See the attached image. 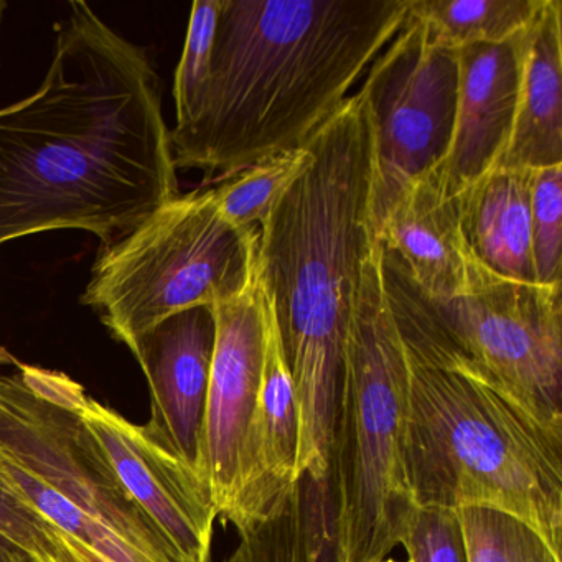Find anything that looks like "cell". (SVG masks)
Instances as JSON below:
<instances>
[{
  "mask_svg": "<svg viewBox=\"0 0 562 562\" xmlns=\"http://www.w3.org/2000/svg\"><path fill=\"white\" fill-rule=\"evenodd\" d=\"M467 562H561V554L528 522L502 509H456Z\"/></svg>",
  "mask_w": 562,
  "mask_h": 562,
  "instance_id": "20",
  "label": "cell"
},
{
  "mask_svg": "<svg viewBox=\"0 0 562 562\" xmlns=\"http://www.w3.org/2000/svg\"><path fill=\"white\" fill-rule=\"evenodd\" d=\"M554 166H562V4L546 0L528 31L515 126L498 167Z\"/></svg>",
  "mask_w": 562,
  "mask_h": 562,
  "instance_id": "15",
  "label": "cell"
},
{
  "mask_svg": "<svg viewBox=\"0 0 562 562\" xmlns=\"http://www.w3.org/2000/svg\"><path fill=\"white\" fill-rule=\"evenodd\" d=\"M383 271L407 351L482 378L562 434V285L483 268L465 294L432 301L384 251Z\"/></svg>",
  "mask_w": 562,
  "mask_h": 562,
  "instance_id": "7",
  "label": "cell"
},
{
  "mask_svg": "<svg viewBox=\"0 0 562 562\" xmlns=\"http://www.w3.org/2000/svg\"><path fill=\"white\" fill-rule=\"evenodd\" d=\"M406 411V351L376 239L361 262L335 416L334 562L383 561L401 544L416 509L404 470Z\"/></svg>",
  "mask_w": 562,
  "mask_h": 562,
  "instance_id": "5",
  "label": "cell"
},
{
  "mask_svg": "<svg viewBox=\"0 0 562 562\" xmlns=\"http://www.w3.org/2000/svg\"><path fill=\"white\" fill-rule=\"evenodd\" d=\"M404 351V470L416 508L502 509L561 554L562 434L482 378Z\"/></svg>",
  "mask_w": 562,
  "mask_h": 562,
  "instance_id": "4",
  "label": "cell"
},
{
  "mask_svg": "<svg viewBox=\"0 0 562 562\" xmlns=\"http://www.w3.org/2000/svg\"><path fill=\"white\" fill-rule=\"evenodd\" d=\"M401 544L409 562H467L462 529L450 509H414Z\"/></svg>",
  "mask_w": 562,
  "mask_h": 562,
  "instance_id": "24",
  "label": "cell"
},
{
  "mask_svg": "<svg viewBox=\"0 0 562 562\" xmlns=\"http://www.w3.org/2000/svg\"><path fill=\"white\" fill-rule=\"evenodd\" d=\"M215 331L213 308H189L160 322L134 353L150 390L144 430L196 472Z\"/></svg>",
  "mask_w": 562,
  "mask_h": 562,
  "instance_id": "12",
  "label": "cell"
},
{
  "mask_svg": "<svg viewBox=\"0 0 562 562\" xmlns=\"http://www.w3.org/2000/svg\"><path fill=\"white\" fill-rule=\"evenodd\" d=\"M312 162L307 147L268 157L216 187L220 212L241 229L259 228L289 187Z\"/></svg>",
  "mask_w": 562,
  "mask_h": 562,
  "instance_id": "19",
  "label": "cell"
},
{
  "mask_svg": "<svg viewBox=\"0 0 562 562\" xmlns=\"http://www.w3.org/2000/svg\"><path fill=\"white\" fill-rule=\"evenodd\" d=\"M58 536H60L65 551L68 552L74 562H113L111 559L101 555L100 552L94 551V549L88 548L83 542L70 538V536L61 535V532H58Z\"/></svg>",
  "mask_w": 562,
  "mask_h": 562,
  "instance_id": "25",
  "label": "cell"
},
{
  "mask_svg": "<svg viewBox=\"0 0 562 562\" xmlns=\"http://www.w3.org/2000/svg\"><path fill=\"white\" fill-rule=\"evenodd\" d=\"M562 166L536 169L531 182V256L536 284L562 285Z\"/></svg>",
  "mask_w": 562,
  "mask_h": 562,
  "instance_id": "21",
  "label": "cell"
},
{
  "mask_svg": "<svg viewBox=\"0 0 562 562\" xmlns=\"http://www.w3.org/2000/svg\"><path fill=\"white\" fill-rule=\"evenodd\" d=\"M80 414L127 495L159 529L180 562H212L218 513L202 475L154 442L143 426L87 393L80 400Z\"/></svg>",
  "mask_w": 562,
  "mask_h": 562,
  "instance_id": "11",
  "label": "cell"
},
{
  "mask_svg": "<svg viewBox=\"0 0 562 562\" xmlns=\"http://www.w3.org/2000/svg\"><path fill=\"white\" fill-rule=\"evenodd\" d=\"M258 261V228L241 229L220 212L215 189L177 195L108 245L81 304L136 353L160 322L238 295Z\"/></svg>",
  "mask_w": 562,
  "mask_h": 562,
  "instance_id": "8",
  "label": "cell"
},
{
  "mask_svg": "<svg viewBox=\"0 0 562 562\" xmlns=\"http://www.w3.org/2000/svg\"><path fill=\"white\" fill-rule=\"evenodd\" d=\"M376 562H409V561H397V559H383V561H376Z\"/></svg>",
  "mask_w": 562,
  "mask_h": 562,
  "instance_id": "29",
  "label": "cell"
},
{
  "mask_svg": "<svg viewBox=\"0 0 562 562\" xmlns=\"http://www.w3.org/2000/svg\"><path fill=\"white\" fill-rule=\"evenodd\" d=\"M5 9H8V4H5L4 0H0V25L4 21Z\"/></svg>",
  "mask_w": 562,
  "mask_h": 562,
  "instance_id": "28",
  "label": "cell"
},
{
  "mask_svg": "<svg viewBox=\"0 0 562 562\" xmlns=\"http://www.w3.org/2000/svg\"><path fill=\"white\" fill-rule=\"evenodd\" d=\"M0 562H41L31 552L15 544L11 539L0 535Z\"/></svg>",
  "mask_w": 562,
  "mask_h": 562,
  "instance_id": "26",
  "label": "cell"
},
{
  "mask_svg": "<svg viewBox=\"0 0 562 562\" xmlns=\"http://www.w3.org/2000/svg\"><path fill=\"white\" fill-rule=\"evenodd\" d=\"M546 0H409L406 18L423 24L434 45L460 50L503 44L528 31Z\"/></svg>",
  "mask_w": 562,
  "mask_h": 562,
  "instance_id": "18",
  "label": "cell"
},
{
  "mask_svg": "<svg viewBox=\"0 0 562 562\" xmlns=\"http://www.w3.org/2000/svg\"><path fill=\"white\" fill-rule=\"evenodd\" d=\"M459 87V50L434 45L413 19L374 58L360 91L373 124V239L404 190L449 154Z\"/></svg>",
  "mask_w": 562,
  "mask_h": 562,
  "instance_id": "9",
  "label": "cell"
},
{
  "mask_svg": "<svg viewBox=\"0 0 562 562\" xmlns=\"http://www.w3.org/2000/svg\"><path fill=\"white\" fill-rule=\"evenodd\" d=\"M70 562H74V561H70Z\"/></svg>",
  "mask_w": 562,
  "mask_h": 562,
  "instance_id": "30",
  "label": "cell"
},
{
  "mask_svg": "<svg viewBox=\"0 0 562 562\" xmlns=\"http://www.w3.org/2000/svg\"><path fill=\"white\" fill-rule=\"evenodd\" d=\"M57 27L41 87L0 108V246L54 229L108 246L179 195L149 55L87 2Z\"/></svg>",
  "mask_w": 562,
  "mask_h": 562,
  "instance_id": "1",
  "label": "cell"
},
{
  "mask_svg": "<svg viewBox=\"0 0 562 562\" xmlns=\"http://www.w3.org/2000/svg\"><path fill=\"white\" fill-rule=\"evenodd\" d=\"M312 162L258 228V274L274 312L297 407V475L328 483L345 345L373 245V124L348 97L304 144Z\"/></svg>",
  "mask_w": 562,
  "mask_h": 562,
  "instance_id": "3",
  "label": "cell"
},
{
  "mask_svg": "<svg viewBox=\"0 0 562 562\" xmlns=\"http://www.w3.org/2000/svg\"><path fill=\"white\" fill-rule=\"evenodd\" d=\"M409 0H220L212 61L177 170L225 180L304 146L393 41Z\"/></svg>",
  "mask_w": 562,
  "mask_h": 562,
  "instance_id": "2",
  "label": "cell"
},
{
  "mask_svg": "<svg viewBox=\"0 0 562 562\" xmlns=\"http://www.w3.org/2000/svg\"><path fill=\"white\" fill-rule=\"evenodd\" d=\"M225 562H334L328 483L302 475Z\"/></svg>",
  "mask_w": 562,
  "mask_h": 562,
  "instance_id": "17",
  "label": "cell"
},
{
  "mask_svg": "<svg viewBox=\"0 0 562 562\" xmlns=\"http://www.w3.org/2000/svg\"><path fill=\"white\" fill-rule=\"evenodd\" d=\"M220 0H199L190 14L186 47L173 80L177 123L189 120L205 87L212 61L213 38L218 21Z\"/></svg>",
  "mask_w": 562,
  "mask_h": 562,
  "instance_id": "22",
  "label": "cell"
},
{
  "mask_svg": "<svg viewBox=\"0 0 562 562\" xmlns=\"http://www.w3.org/2000/svg\"><path fill=\"white\" fill-rule=\"evenodd\" d=\"M87 393L60 371L0 374V472L61 535L113 562H180L117 480L80 414Z\"/></svg>",
  "mask_w": 562,
  "mask_h": 562,
  "instance_id": "6",
  "label": "cell"
},
{
  "mask_svg": "<svg viewBox=\"0 0 562 562\" xmlns=\"http://www.w3.org/2000/svg\"><path fill=\"white\" fill-rule=\"evenodd\" d=\"M8 364H15L19 367L18 358L14 355L9 353V350H5L2 345H0V367H8Z\"/></svg>",
  "mask_w": 562,
  "mask_h": 562,
  "instance_id": "27",
  "label": "cell"
},
{
  "mask_svg": "<svg viewBox=\"0 0 562 562\" xmlns=\"http://www.w3.org/2000/svg\"><path fill=\"white\" fill-rule=\"evenodd\" d=\"M528 31L503 44L460 48L452 144L434 170L446 195L457 199L502 162L518 111Z\"/></svg>",
  "mask_w": 562,
  "mask_h": 562,
  "instance_id": "13",
  "label": "cell"
},
{
  "mask_svg": "<svg viewBox=\"0 0 562 562\" xmlns=\"http://www.w3.org/2000/svg\"><path fill=\"white\" fill-rule=\"evenodd\" d=\"M531 169H493L457 196L463 239L490 272L536 284L531 256Z\"/></svg>",
  "mask_w": 562,
  "mask_h": 562,
  "instance_id": "16",
  "label": "cell"
},
{
  "mask_svg": "<svg viewBox=\"0 0 562 562\" xmlns=\"http://www.w3.org/2000/svg\"><path fill=\"white\" fill-rule=\"evenodd\" d=\"M376 239L432 301L465 294L485 268L463 239L459 202L446 195L434 170L404 190Z\"/></svg>",
  "mask_w": 562,
  "mask_h": 562,
  "instance_id": "14",
  "label": "cell"
},
{
  "mask_svg": "<svg viewBox=\"0 0 562 562\" xmlns=\"http://www.w3.org/2000/svg\"><path fill=\"white\" fill-rule=\"evenodd\" d=\"M213 315L215 350L199 473L209 485L216 513L225 519L238 495L261 390L265 324L258 261L249 284L235 297L216 304Z\"/></svg>",
  "mask_w": 562,
  "mask_h": 562,
  "instance_id": "10",
  "label": "cell"
},
{
  "mask_svg": "<svg viewBox=\"0 0 562 562\" xmlns=\"http://www.w3.org/2000/svg\"><path fill=\"white\" fill-rule=\"evenodd\" d=\"M0 535L31 552L41 562H70L58 529L12 490L0 472Z\"/></svg>",
  "mask_w": 562,
  "mask_h": 562,
  "instance_id": "23",
  "label": "cell"
}]
</instances>
